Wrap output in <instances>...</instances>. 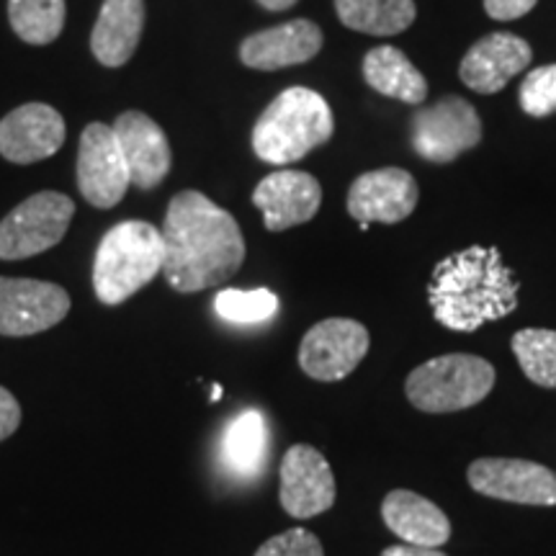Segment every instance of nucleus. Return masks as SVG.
Returning <instances> with one entry per match:
<instances>
[{
  "instance_id": "obj_18",
  "label": "nucleus",
  "mask_w": 556,
  "mask_h": 556,
  "mask_svg": "<svg viewBox=\"0 0 556 556\" xmlns=\"http://www.w3.org/2000/svg\"><path fill=\"white\" fill-rule=\"evenodd\" d=\"M323 29L309 18H296L274 29L250 34L240 45V60L245 67L274 73L291 65H302L323 50Z\"/></svg>"
},
{
  "instance_id": "obj_15",
  "label": "nucleus",
  "mask_w": 556,
  "mask_h": 556,
  "mask_svg": "<svg viewBox=\"0 0 556 556\" xmlns=\"http://www.w3.org/2000/svg\"><path fill=\"white\" fill-rule=\"evenodd\" d=\"M114 135L129 168L131 186L152 191L168 178L173 152L168 137L157 122H152L142 111H124L116 116Z\"/></svg>"
},
{
  "instance_id": "obj_10",
  "label": "nucleus",
  "mask_w": 556,
  "mask_h": 556,
  "mask_svg": "<svg viewBox=\"0 0 556 556\" xmlns=\"http://www.w3.org/2000/svg\"><path fill=\"white\" fill-rule=\"evenodd\" d=\"M131 186L129 168L116 142L114 127L93 122L83 129L78 148V189L80 197L96 208L122 204Z\"/></svg>"
},
{
  "instance_id": "obj_1",
  "label": "nucleus",
  "mask_w": 556,
  "mask_h": 556,
  "mask_svg": "<svg viewBox=\"0 0 556 556\" xmlns=\"http://www.w3.org/2000/svg\"><path fill=\"white\" fill-rule=\"evenodd\" d=\"M163 245V274L178 294L222 287L245 263L238 219L201 191H180L170 199Z\"/></svg>"
},
{
  "instance_id": "obj_20",
  "label": "nucleus",
  "mask_w": 556,
  "mask_h": 556,
  "mask_svg": "<svg viewBox=\"0 0 556 556\" xmlns=\"http://www.w3.org/2000/svg\"><path fill=\"white\" fill-rule=\"evenodd\" d=\"M144 29V0H103L90 31V52L103 67H122L135 58Z\"/></svg>"
},
{
  "instance_id": "obj_25",
  "label": "nucleus",
  "mask_w": 556,
  "mask_h": 556,
  "mask_svg": "<svg viewBox=\"0 0 556 556\" xmlns=\"http://www.w3.org/2000/svg\"><path fill=\"white\" fill-rule=\"evenodd\" d=\"M513 353L533 384L556 389V330H518L513 336Z\"/></svg>"
},
{
  "instance_id": "obj_32",
  "label": "nucleus",
  "mask_w": 556,
  "mask_h": 556,
  "mask_svg": "<svg viewBox=\"0 0 556 556\" xmlns=\"http://www.w3.org/2000/svg\"><path fill=\"white\" fill-rule=\"evenodd\" d=\"M258 3L263 5L266 11H289L291 5H296L299 0H258Z\"/></svg>"
},
{
  "instance_id": "obj_19",
  "label": "nucleus",
  "mask_w": 556,
  "mask_h": 556,
  "mask_svg": "<svg viewBox=\"0 0 556 556\" xmlns=\"http://www.w3.org/2000/svg\"><path fill=\"white\" fill-rule=\"evenodd\" d=\"M381 520L394 536L413 546H443L451 539V520L433 500L409 490H392L381 503Z\"/></svg>"
},
{
  "instance_id": "obj_24",
  "label": "nucleus",
  "mask_w": 556,
  "mask_h": 556,
  "mask_svg": "<svg viewBox=\"0 0 556 556\" xmlns=\"http://www.w3.org/2000/svg\"><path fill=\"white\" fill-rule=\"evenodd\" d=\"M65 0H9V24L26 45L45 47L65 29Z\"/></svg>"
},
{
  "instance_id": "obj_28",
  "label": "nucleus",
  "mask_w": 556,
  "mask_h": 556,
  "mask_svg": "<svg viewBox=\"0 0 556 556\" xmlns=\"http://www.w3.org/2000/svg\"><path fill=\"white\" fill-rule=\"evenodd\" d=\"M255 556H325V548L315 533L304 531V528H291V531L268 539Z\"/></svg>"
},
{
  "instance_id": "obj_22",
  "label": "nucleus",
  "mask_w": 556,
  "mask_h": 556,
  "mask_svg": "<svg viewBox=\"0 0 556 556\" xmlns=\"http://www.w3.org/2000/svg\"><path fill=\"white\" fill-rule=\"evenodd\" d=\"M270 435L268 422L258 409H245L227 422L225 441H222V458L227 469L238 477H255L268 462Z\"/></svg>"
},
{
  "instance_id": "obj_14",
  "label": "nucleus",
  "mask_w": 556,
  "mask_h": 556,
  "mask_svg": "<svg viewBox=\"0 0 556 556\" xmlns=\"http://www.w3.org/2000/svg\"><path fill=\"white\" fill-rule=\"evenodd\" d=\"M65 144V119L47 103H24L0 122V155L31 165L52 157Z\"/></svg>"
},
{
  "instance_id": "obj_6",
  "label": "nucleus",
  "mask_w": 556,
  "mask_h": 556,
  "mask_svg": "<svg viewBox=\"0 0 556 556\" xmlns=\"http://www.w3.org/2000/svg\"><path fill=\"white\" fill-rule=\"evenodd\" d=\"M75 217V201L60 191H39L0 222V261H26L60 245Z\"/></svg>"
},
{
  "instance_id": "obj_31",
  "label": "nucleus",
  "mask_w": 556,
  "mask_h": 556,
  "mask_svg": "<svg viewBox=\"0 0 556 556\" xmlns=\"http://www.w3.org/2000/svg\"><path fill=\"white\" fill-rule=\"evenodd\" d=\"M381 556H448L443 552H438L433 546H413V544H397V546H387Z\"/></svg>"
},
{
  "instance_id": "obj_7",
  "label": "nucleus",
  "mask_w": 556,
  "mask_h": 556,
  "mask_svg": "<svg viewBox=\"0 0 556 556\" xmlns=\"http://www.w3.org/2000/svg\"><path fill=\"white\" fill-rule=\"evenodd\" d=\"M409 139H413V150L422 160L443 165L482 142V122L469 101L446 96L433 106L417 111L409 127Z\"/></svg>"
},
{
  "instance_id": "obj_5",
  "label": "nucleus",
  "mask_w": 556,
  "mask_h": 556,
  "mask_svg": "<svg viewBox=\"0 0 556 556\" xmlns=\"http://www.w3.org/2000/svg\"><path fill=\"white\" fill-rule=\"evenodd\" d=\"M495 366L471 353L430 358L409 371L405 394L420 413H462L482 402L495 389Z\"/></svg>"
},
{
  "instance_id": "obj_30",
  "label": "nucleus",
  "mask_w": 556,
  "mask_h": 556,
  "mask_svg": "<svg viewBox=\"0 0 556 556\" xmlns=\"http://www.w3.org/2000/svg\"><path fill=\"white\" fill-rule=\"evenodd\" d=\"M21 426V405L5 387H0V443L9 441Z\"/></svg>"
},
{
  "instance_id": "obj_9",
  "label": "nucleus",
  "mask_w": 556,
  "mask_h": 556,
  "mask_svg": "<svg viewBox=\"0 0 556 556\" xmlns=\"http://www.w3.org/2000/svg\"><path fill=\"white\" fill-rule=\"evenodd\" d=\"M70 307V294L58 283L0 276V336H39L60 325Z\"/></svg>"
},
{
  "instance_id": "obj_17",
  "label": "nucleus",
  "mask_w": 556,
  "mask_h": 556,
  "mask_svg": "<svg viewBox=\"0 0 556 556\" xmlns=\"http://www.w3.org/2000/svg\"><path fill=\"white\" fill-rule=\"evenodd\" d=\"M533 52L526 39L516 34L497 31L490 37L479 39L471 50L464 54L458 78L477 93L492 96L503 90L518 73L531 65Z\"/></svg>"
},
{
  "instance_id": "obj_13",
  "label": "nucleus",
  "mask_w": 556,
  "mask_h": 556,
  "mask_svg": "<svg viewBox=\"0 0 556 556\" xmlns=\"http://www.w3.org/2000/svg\"><path fill=\"white\" fill-rule=\"evenodd\" d=\"M415 178L402 168L368 170L351 184L348 191V214L358 222L361 229H368L371 222L397 225L407 219L417 206Z\"/></svg>"
},
{
  "instance_id": "obj_11",
  "label": "nucleus",
  "mask_w": 556,
  "mask_h": 556,
  "mask_svg": "<svg viewBox=\"0 0 556 556\" xmlns=\"http://www.w3.org/2000/svg\"><path fill=\"white\" fill-rule=\"evenodd\" d=\"M471 490L479 495L516 505H556V475L544 464L526 458H477L467 471Z\"/></svg>"
},
{
  "instance_id": "obj_26",
  "label": "nucleus",
  "mask_w": 556,
  "mask_h": 556,
  "mask_svg": "<svg viewBox=\"0 0 556 556\" xmlns=\"http://www.w3.org/2000/svg\"><path fill=\"white\" fill-rule=\"evenodd\" d=\"M214 309H217V315L222 319H227V323L258 325L276 315L278 296L268 289H222L219 294L214 296Z\"/></svg>"
},
{
  "instance_id": "obj_33",
  "label": "nucleus",
  "mask_w": 556,
  "mask_h": 556,
  "mask_svg": "<svg viewBox=\"0 0 556 556\" xmlns=\"http://www.w3.org/2000/svg\"><path fill=\"white\" fill-rule=\"evenodd\" d=\"M212 402H219L222 400V387L219 384H214L212 387V397H208Z\"/></svg>"
},
{
  "instance_id": "obj_27",
  "label": "nucleus",
  "mask_w": 556,
  "mask_h": 556,
  "mask_svg": "<svg viewBox=\"0 0 556 556\" xmlns=\"http://www.w3.org/2000/svg\"><path fill=\"white\" fill-rule=\"evenodd\" d=\"M518 101L520 109L536 119L556 114V65H544L528 73L523 86H520Z\"/></svg>"
},
{
  "instance_id": "obj_8",
  "label": "nucleus",
  "mask_w": 556,
  "mask_h": 556,
  "mask_svg": "<svg viewBox=\"0 0 556 556\" xmlns=\"http://www.w3.org/2000/svg\"><path fill=\"white\" fill-rule=\"evenodd\" d=\"M368 330L356 319L330 317L307 330L299 345V366L315 381H340L356 371L366 358Z\"/></svg>"
},
{
  "instance_id": "obj_3",
  "label": "nucleus",
  "mask_w": 556,
  "mask_h": 556,
  "mask_svg": "<svg viewBox=\"0 0 556 556\" xmlns=\"http://www.w3.org/2000/svg\"><path fill=\"white\" fill-rule=\"evenodd\" d=\"M336 131L330 103L317 90L294 86L278 93L253 127V152L263 163L289 165L307 157Z\"/></svg>"
},
{
  "instance_id": "obj_2",
  "label": "nucleus",
  "mask_w": 556,
  "mask_h": 556,
  "mask_svg": "<svg viewBox=\"0 0 556 556\" xmlns=\"http://www.w3.org/2000/svg\"><path fill=\"white\" fill-rule=\"evenodd\" d=\"M428 302L443 328L475 332L518 309V278L497 248L471 245L433 268Z\"/></svg>"
},
{
  "instance_id": "obj_16",
  "label": "nucleus",
  "mask_w": 556,
  "mask_h": 556,
  "mask_svg": "<svg viewBox=\"0 0 556 556\" xmlns=\"http://www.w3.org/2000/svg\"><path fill=\"white\" fill-rule=\"evenodd\" d=\"M323 204V186L304 170H276L255 186L253 206L261 208L263 225L270 232L309 222Z\"/></svg>"
},
{
  "instance_id": "obj_12",
  "label": "nucleus",
  "mask_w": 556,
  "mask_h": 556,
  "mask_svg": "<svg viewBox=\"0 0 556 556\" xmlns=\"http://www.w3.org/2000/svg\"><path fill=\"white\" fill-rule=\"evenodd\" d=\"M336 475L315 446L296 443L281 462V507L291 518H317L336 505Z\"/></svg>"
},
{
  "instance_id": "obj_23",
  "label": "nucleus",
  "mask_w": 556,
  "mask_h": 556,
  "mask_svg": "<svg viewBox=\"0 0 556 556\" xmlns=\"http://www.w3.org/2000/svg\"><path fill=\"white\" fill-rule=\"evenodd\" d=\"M340 24L374 37H394L413 26L417 9L413 0H336Z\"/></svg>"
},
{
  "instance_id": "obj_21",
  "label": "nucleus",
  "mask_w": 556,
  "mask_h": 556,
  "mask_svg": "<svg viewBox=\"0 0 556 556\" xmlns=\"http://www.w3.org/2000/svg\"><path fill=\"white\" fill-rule=\"evenodd\" d=\"M364 78L377 93L402 103H420L428 96V83L405 52L397 47H377L366 54Z\"/></svg>"
},
{
  "instance_id": "obj_4",
  "label": "nucleus",
  "mask_w": 556,
  "mask_h": 556,
  "mask_svg": "<svg viewBox=\"0 0 556 556\" xmlns=\"http://www.w3.org/2000/svg\"><path fill=\"white\" fill-rule=\"evenodd\" d=\"M163 232L142 219L119 222L96 248L93 291L101 304L116 307L144 289L163 270Z\"/></svg>"
},
{
  "instance_id": "obj_29",
  "label": "nucleus",
  "mask_w": 556,
  "mask_h": 556,
  "mask_svg": "<svg viewBox=\"0 0 556 556\" xmlns=\"http://www.w3.org/2000/svg\"><path fill=\"white\" fill-rule=\"evenodd\" d=\"M539 0H484L486 16L495 21H516L536 9Z\"/></svg>"
}]
</instances>
